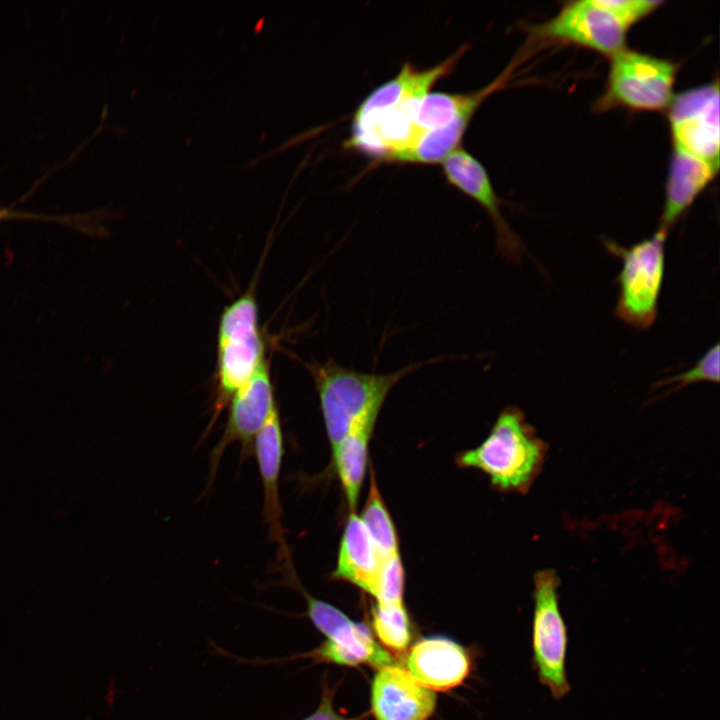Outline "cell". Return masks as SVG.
Returning a JSON list of instances; mask_svg holds the SVG:
<instances>
[{"instance_id": "cell-1", "label": "cell", "mask_w": 720, "mask_h": 720, "mask_svg": "<svg viewBox=\"0 0 720 720\" xmlns=\"http://www.w3.org/2000/svg\"><path fill=\"white\" fill-rule=\"evenodd\" d=\"M438 359L382 374L359 372L333 360L308 365L331 450L357 426L377 421L388 394L402 378Z\"/></svg>"}, {"instance_id": "cell-2", "label": "cell", "mask_w": 720, "mask_h": 720, "mask_svg": "<svg viewBox=\"0 0 720 720\" xmlns=\"http://www.w3.org/2000/svg\"><path fill=\"white\" fill-rule=\"evenodd\" d=\"M543 452V444L523 413L516 407H507L487 438L476 448L460 454L457 462L484 472L497 489L520 492L534 480Z\"/></svg>"}, {"instance_id": "cell-3", "label": "cell", "mask_w": 720, "mask_h": 720, "mask_svg": "<svg viewBox=\"0 0 720 720\" xmlns=\"http://www.w3.org/2000/svg\"><path fill=\"white\" fill-rule=\"evenodd\" d=\"M609 59L606 87L594 105L596 111L620 107L636 112L668 109L676 95L677 63L627 47Z\"/></svg>"}, {"instance_id": "cell-4", "label": "cell", "mask_w": 720, "mask_h": 720, "mask_svg": "<svg viewBox=\"0 0 720 720\" xmlns=\"http://www.w3.org/2000/svg\"><path fill=\"white\" fill-rule=\"evenodd\" d=\"M265 342L258 325L255 288L251 286L226 306L217 337L215 412L245 385L265 360Z\"/></svg>"}, {"instance_id": "cell-5", "label": "cell", "mask_w": 720, "mask_h": 720, "mask_svg": "<svg viewBox=\"0 0 720 720\" xmlns=\"http://www.w3.org/2000/svg\"><path fill=\"white\" fill-rule=\"evenodd\" d=\"M667 235L657 229L649 238L628 248L612 240L604 241L605 248L622 262L617 276L619 293L615 316L639 330L650 328L658 315Z\"/></svg>"}, {"instance_id": "cell-6", "label": "cell", "mask_w": 720, "mask_h": 720, "mask_svg": "<svg viewBox=\"0 0 720 720\" xmlns=\"http://www.w3.org/2000/svg\"><path fill=\"white\" fill-rule=\"evenodd\" d=\"M628 31L604 0H577L532 26L530 35L538 42L575 45L611 57L626 47Z\"/></svg>"}, {"instance_id": "cell-7", "label": "cell", "mask_w": 720, "mask_h": 720, "mask_svg": "<svg viewBox=\"0 0 720 720\" xmlns=\"http://www.w3.org/2000/svg\"><path fill=\"white\" fill-rule=\"evenodd\" d=\"M559 580L553 570H541L534 577L532 621L533 661L542 685L555 699L563 698L570 685L566 676L567 628L558 600Z\"/></svg>"}, {"instance_id": "cell-8", "label": "cell", "mask_w": 720, "mask_h": 720, "mask_svg": "<svg viewBox=\"0 0 720 720\" xmlns=\"http://www.w3.org/2000/svg\"><path fill=\"white\" fill-rule=\"evenodd\" d=\"M300 591L307 603L308 617L326 636V641L319 647L301 657L345 666L368 664L378 669L395 665L391 655L373 639L366 626L353 622L339 609L314 598L302 588Z\"/></svg>"}, {"instance_id": "cell-9", "label": "cell", "mask_w": 720, "mask_h": 720, "mask_svg": "<svg viewBox=\"0 0 720 720\" xmlns=\"http://www.w3.org/2000/svg\"><path fill=\"white\" fill-rule=\"evenodd\" d=\"M667 112L672 148L687 152L719 169L718 81L675 95Z\"/></svg>"}, {"instance_id": "cell-10", "label": "cell", "mask_w": 720, "mask_h": 720, "mask_svg": "<svg viewBox=\"0 0 720 720\" xmlns=\"http://www.w3.org/2000/svg\"><path fill=\"white\" fill-rule=\"evenodd\" d=\"M442 162L447 181L476 201L492 219L497 251L508 261L520 262L526 249L502 215V201L498 198L483 165L461 147Z\"/></svg>"}, {"instance_id": "cell-11", "label": "cell", "mask_w": 720, "mask_h": 720, "mask_svg": "<svg viewBox=\"0 0 720 720\" xmlns=\"http://www.w3.org/2000/svg\"><path fill=\"white\" fill-rule=\"evenodd\" d=\"M229 403L224 433L211 454V474L230 443L240 442L243 449H251L255 437L276 406L269 362L266 359L250 380L235 392Z\"/></svg>"}, {"instance_id": "cell-12", "label": "cell", "mask_w": 720, "mask_h": 720, "mask_svg": "<svg viewBox=\"0 0 720 720\" xmlns=\"http://www.w3.org/2000/svg\"><path fill=\"white\" fill-rule=\"evenodd\" d=\"M376 720H427L434 712L436 695L397 665L378 669L371 686Z\"/></svg>"}, {"instance_id": "cell-13", "label": "cell", "mask_w": 720, "mask_h": 720, "mask_svg": "<svg viewBox=\"0 0 720 720\" xmlns=\"http://www.w3.org/2000/svg\"><path fill=\"white\" fill-rule=\"evenodd\" d=\"M408 671L432 691H448L465 680L470 662L465 650L456 642L432 637L422 639L410 650Z\"/></svg>"}, {"instance_id": "cell-14", "label": "cell", "mask_w": 720, "mask_h": 720, "mask_svg": "<svg viewBox=\"0 0 720 720\" xmlns=\"http://www.w3.org/2000/svg\"><path fill=\"white\" fill-rule=\"evenodd\" d=\"M467 47H460L443 62L423 70L406 63L391 80L373 90L358 106L353 121H360L410 100L421 99L455 67Z\"/></svg>"}, {"instance_id": "cell-15", "label": "cell", "mask_w": 720, "mask_h": 720, "mask_svg": "<svg viewBox=\"0 0 720 720\" xmlns=\"http://www.w3.org/2000/svg\"><path fill=\"white\" fill-rule=\"evenodd\" d=\"M254 450L264 492V520L269 536L279 546L280 556L286 555L281 524L282 508L279 475L283 457V434L277 405L254 439Z\"/></svg>"}, {"instance_id": "cell-16", "label": "cell", "mask_w": 720, "mask_h": 720, "mask_svg": "<svg viewBox=\"0 0 720 720\" xmlns=\"http://www.w3.org/2000/svg\"><path fill=\"white\" fill-rule=\"evenodd\" d=\"M717 168L680 149L672 148L665 185L661 229L669 233L718 173Z\"/></svg>"}, {"instance_id": "cell-17", "label": "cell", "mask_w": 720, "mask_h": 720, "mask_svg": "<svg viewBox=\"0 0 720 720\" xmlns=\"http://www.w3.org/2000/svg\"><path fill=\"white\" fill-rule=\"evenodd\" d=\"M383 559L361 519L351 512L340 541L337 564L331 577L350 582L376 597Z\"/></svg>"}, {"instance_id": "cell-18", "label": "cell", "mask_w": 720, "mask_h": 720, "mask_svg": "<svg viewBox=\"0 0 720 720\" xmlns=\"http://www.w3.org/2000/svg\"><path fill=\"white\" fill-rule=\"evenodd\" d=\"M375 424L368 422L357 426L332 449L334 468L351 512L356 508L364 481L368 446Z\"/></svg>"}, {"instance_id": "cell-19", "label": "cell", "mask_w": 720, "mask_h": 720, "mask_svg": "<svg viewBox=\"0 0 720 720\" xmlns=\"http://www.w3.org/2000/svg\"><path fill=\"white\" fill-rule=\"evenodd\" d=\"M359 518L383 560L400 554L396 529L379 492L373 471L368 497Z\"/></svg>"}, {"instance_id": "cell-20", "label": "cell", "mask_w": 720, "mask_h": 720, "mask_svg": "<svg viewBox=\"0 0 720 720\" xmlns=\"http://www.w3.org/2000/svg\"><path fill=\"white\" fill-rule=\"evenodd\" d=\"M372 619L375 633L384 646L398 652L407 648L411 634L403 603H377L372 609Z\"/></svg>"}, {"instance_id": "cell-21", "label": "cell", "mask_w": 720, "mask_h": 720, "mask_svg": "<svg viewBox=\"0 0 720 720\" xmlns=\"http://www.w3.org/2000/svg\"><path fill=\"white\" fill-rule=\"evenodd\" d=\"M719 354V343H716L714 346L710 347L691 368L680 374L659 380L655 384V387L658 388L671 385L672 388L668 391V393H672L695 383H719Z\"/></svg>"}, {"instance_id": "cell-22", "label": "cell", "mask_w": 720, "mask_h": 720, "mask_svg": "<svg viewBox=\"0 0 720 720\" xmlns=\"http://www.w3.org/2000/svg\"><path fill=\"white\" fill-rule=\"evenodd\" d=\"M404 589V568L400 554L383 560L378 592L379 604H399L402 602Z\"/></svg>"}, {"instance_id": "cell-23", "label": "cell", "mask_w": 720, "mask_h": 720, "mask_svg": "<svg viewBox=\"0 0 720 720\" xmlns=\"http://www.w3.org/2000/svg\"><path fill=\"white\" fill-rule=\"evenodd\" d=\"M332 697L333 694L330 693V690L325 688L318 708L304 720H358L345 718L338 714L333 708Z\"/></svg>"}, {"instance_id": "cell-24", "label": "cell", "mask_w": 720, "mask_h": 720, "mask_svg": "<svg viewBox=\"0 0 720 720\" xmlns=\"http://www.w3.org/2000/svg\"><path fill=\"white\" fill-rule=\"evenodd\" d=\"M12 219H30V220H54L49 217H43L41 215H35L32 213H26L21 211H16L9 208H2L0 207V222L5 220H12Z\"/></svg>"}]
</instances>
